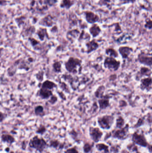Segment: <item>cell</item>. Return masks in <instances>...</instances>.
<instances>
[{
	"instance_id": "obj_1",
	"label": "cell",
	"mask_w": 152,
	"mask_h": 153,
	"mask_svg": "<svg viewBox=\"0 0 152 153\" xmlns=\"http://www.w3.org/2000/svg\"><path fill=\"white\" fill-rule=\"evenodd\" d=\"M29 146L31 148L35 149L40 153H42L48 147L49 144L44 138H40L38 135H36L30 139Z\"/></svg>"
},
{
	"instance_id": "obj_2",
	"label": "cell",
	"mask_w": 152,
	"mask_h": 153,
	"mask_svg": "<svg viewBox=\"0 0 152 153\" xmlns=\"http://www.w3.org/2000/svg\"><path fill=\"white\" fill-rule=\"evenodd\" d=\"M82 63V60H81L71 57L65 62V67L67 72L73 74H76L80 72L78 69L81 71Z\"/></svg>"
},
{
	"instance_id": "obj_3",
	"label": "cell",
	"mask_w": 152,
	"mask_h": 153,
	"mask_svg": "<svg viewBox=\"0 0 152 153\" xmlns=\"http://www.w3.org/2000/svg\"><path fill=\"white\" fill-rule=\"evenodd\" d=\"M129 125L125 124V126L121 129H116L113 130L111 133V138L119 140H124L129 137Z\"/></svg>"
},
{
	"instance_id": "obj_4",
	"label": "cell",
	"mask_w": 152,
	"mask_h": 153,
	"mask_svg": "<svg viewBox=\"0 0 152 153\" xmlns=\"http://www.w3.org/2000/svg\"><path fill=\"white\" fill-rule=\"evenodd\" d=\"M114 121L115 117L113 115H104L99 116L97 118L99 126L104 130L110 129L112 128Z\"/></svg>"
},
{
	"instance_id": "obj_5",
	"label": "cell",
	"mask_w": 152,
	"mask_h": 153,
	"mask_svg": "<svg viewBox=\"0 0 152 153\" xmlns=\"http://www.w3.org/2000/svg\"><path fill=\"white\" fill-rule=\"evenodd\" d=\"M132 142L137 146L142 147L146 148L150 145L148 142L145 134L143 132L135 131L132 135Z\"/></svg>"
},
{
	"instance_id": "obj_6",
	"label": "cell",
	"mask_w": 152,
	"mask_h": 153,
	"mask_svg": "<svg viewBox=\"0 0 152 153\" xmlns=\"http://www.w3.org/2000/svg\"><path fill=\"white\" fill-rule=\"evenodd\" d=\"M89 135L93 142L97 143L101 140L104 132L99 127L90 126L89 128Z\"/></svg>"
},
{
	"instance_id": "obj_7",
	"label": "cell",
	"mask_w": 152,
	"mask_h": 153,
	"mask_svg": "<svg viewBox=\"0 0 152 153\" xmlns=\"http://www.w3.org/2000/svg\"><path fill=\"white\" fill-rule=\"evenodd\" d=\"M120 61H117L115 58L107 57L104 61V66L111 71H115L119 69L120 66Z\"/></svg>"
},
{
	"instance_id": "obj_8",
	"label": "cell",
	"mask_w": 152,
	"mask_h": 153,
	"mask_svg": "<svg viewBox=\"0 0 152 153\" xmlns=\"http://www.w3.org/2000/svg\"><path fill=\"white\" fill-rule=\"evenodd\" d=\"M138 59L143 65L149 66L152 65V54L141 52L139 54Z\"/></svg>"
},
{
	"instance_id": "obj_9",
	"label": "cell",
	"mask_w": 152,
	"mask_h": 153,
	"mask_svg": "<svg viewBox=\"0 0 152 153\" xmlns=\"http://www.w3.org/2000/svg\"><path fill=\"white\" fill-rule=\"evenodd\" d=\"M140 88L142 90H149L151 89L152 85V79L150 76L144 78L140 81Z\"/></svg>"
},
{
	"instance_id": "obj_10",
	"label": "cell",
	"mask_w": 152,
	"mask_h": 153,
	"mask_svg": "<svg viewBox=\"0 0 152 153\" xmlns=\"http://www.w3.org/2000/svg\"><path fill=\"white\" fill-rule=\"evenodd\" d=\"M49 147L55 149L56 150H59L64 148V143L61 142L57 139H53L50 140Z\"/></svg>"
},
{
	"instance_id": "obj_11",
	"label": "cell",
	"mask_w": 152,
	"mask_h": 153,
	"mask_svg": "<svg viewBox=\"0 0 152 153\" xmlns=\"http://www.w3.org/2000/svg\"><path fill=\"white\" fill-rule=\"evenodd\" d=\"M53 95L52 90H50L44 88H40L39 90V96L42 99H49L50 97Z\"/></svg>"
},
{
	"instance_id": "obj_12",
	"label": "cell",
	"mask_w": 152,
	"mask_h": 153,
	"mask_svg": "<svg viewBox=\"0 0 152 153\" xmlns=\"http://www.w3.org/2000/svg\"><path fill=\"white\" fill-rule=\"evenodd\" d=\"M86 46L87 47L86 52L88 54H89L97 49L99 47V44L95 40H93L88 42L86 43Z\"/></svg>"
},
{
	"instance_id": "obj_13",
	"label": "cell",
	"mask_w": 152,
	"mask_h": 153,
	"mask_svg": "<svg viewBox=\"0 0 152 153\" xmlns=\"http://www.w3.org/2000/svg\"><path fill=\"white\" fill-rule=\"evenodd\" d=\"M1 139L2 142L7 143L10 145H12L16 141L15 138L14 136L7 133H3L1 134Z\"/></svg>"
},
{
	"instance_id": "obj_14",
	"label": "cell",
	"mask_w": 152,
	"mask_h": 153,
	"mask_svg": "<svg viewBox=\"0 0 152 153\" xmlns=\"http://www.w3.org/2000/svg\"><path fill=\"white\" fill-rule=\"evenodd\" d=\"M109 96H104L103 97L99 99L98 100L99 106L100 110L106 109L109 106Z\"/></svg>"
},
{
	"instance_id": "obj_15",
	"label": "cell",
	"mask_w": 152,
	"mask_h": 153,
	"mask_svg": "<svg viewBox=\"0 0 152 153\" xmlns=\"http://www.w3.org/2000/svg\"><path fill=\"white\" fill-rule=\"evenodd\" d=\"M39 86L40 88H44L50 90L56 88L58 87V85L55 82L49 80L45 81L42 83H40Z\"/></svg>"
},
{
	"instance_id": "obj_16",
	"label": "cell",
	"mask_w": 152,
	"mask_h": 153,
	"mask_svg": "<svg viewBox=\"0 0 152 153\" xmlns=\"http://www.w3.org/2000/svg\"><path fill=\"white\" fill-rule=\"evenodd\" d=\"M80 32L78 30H73L69 31L66 34V38L68 40L73 43L79 37Z\"/></svg>"
},
{
	"instance_id": "obj_17",
	"label": "cell",
	"mask_w": 152,
	"mask_h": 153,
	"mask_svg": "<svg viewBox=\"0 0 152 153\" xmlns=\"http://www.w3.org/2000/svg\"><path fill=\"white\" fill-rule=\"evenodd\" d=\"M95 147L96 149L99 152H102L103 153H110L109 146L105 143L98 142L95 145Z\"/></svg>"
},
{
	"instance_id": "obj_18",
	"label": "cell",
	"mask_w": 152,
	"mask_h": 153,
	"mask_svg": "<svg viewBox=\"0 0 152 153\" xmlns=\"http://www.w3.org/2000/svg\"><path fill=\"white\" fill-rule=\"evenodd\" d=\"M119 51L122 57L125 59L129 57V55L132 52L133 49L129 47H121L119 48Z\"/></svg>"
},
{
	"instance_id": "obj_19",
	"label": "cell",
	"mask_w": 152,
	"mask_h": 153,
	"mask_svg": "<svg viewBox=\"0 0 152 153\" xmlns=\"http://www.w3.org/2000/svg\"><path fill=\"white\" fill-rule=\"evenodd\" d=\"M152 74V72L150 69L148 68L143 67L140 68V70L138 73L137 77V80H138L144 76H147V77L150 76V75Z\"/></svg>"
},
{
	"instance_id": "obj_20",
	"label": "cell",
	"mask_w": 152,
	"mask_h": 153,
	"mask_svg": "<svg viewBox=\"0 0 152 153\" xmlns=\"http://www.w3.org/2000/svg\"><path fill=\"white\" fill-rule=\"evenodd\" d=\"M37 34L41 41H44L46 38L49 39L47 30L45 28H40L37 32Z\"/></svg>"
},
{
	"instance_id": "obj_21",
	"label": "cell",
	"mask_w": 152,
	"mask_h": 153,
	"mask_svg": "<svg viewBox=\"0 0 152 153\" xmlns=\"http://www.w3.org/2000/svg\"><path fill=\"white\" fill-rule=\"evenodd\" d=\"M86 20L90 24H93L98 20L99 17L97 15L92 12H88L86 14Z\"/></svg>"
},
{
	"instance_id": "obj_22",
	"label": "cell",
	"mask_w": 152,
	"mask_h": 153,
	"mask_svg": "<svg viewBox=\"0 0 152 153\" xmlns=\"http://www.w3.org/2000/svg\"><path fill=\"white\" fill-rule=\"evenodd\" d=\"M20 60H17L15 63L14 65H11V66L10 67L7 69L8 75L9 76H13L15 74L17 70V66L18 65V64L20 63Z\"/></svg>"
},
{
	"instance_id": "obj_23",
	"label": "cell",
	"mask_w": 152,
	"mask_h": 153,
	"mask_svg": "<svg viewBox=\"0 0 152 153\" xmlns=\"http://www.w3.org/2000/svg\"><path fill=\"white\" fill-rule=\"evenodd\" d=\"M34 113L37 116L42 117L46 115V113L44 111V107L41 105H38L35 107L34 110Z\"/></svg>"
},
{
	"instance_id": "obj_24",
	"label": "cell",
	"mask_w": 152,
	"mask_h": 153,
	"mask_svg": "<svg viewBox=\"0 0 152 153\" xmlns=\"http://www.w3.org/2000/svg\"><path fill=\"white\" fill-rule=\"evenodd\" d=\"M95 146V142L92 143L85 142L83 146V150L84 153H90L92 151V149Z\"/></svg>"
},
{
	"instance_id": "obj_25",
	"label": "cell",
	"mask_w": 152,
	"mask_h": 153,
	"mask_svg": "<svg viewBox=\"0 0 152 153\" xmlns=\"http://www.w3.org/2000/svg\"><path fill=\"white\" fill-rule=\"evenodd\" d=\"M89 32L93 37H96L99 34L101 30L98 26L96 24H94L90 28Z\"/></svg>"
},
{
	"instance_id": "obj_26",
	"label": "cell",
	"mask_w": 152,
	"mask_h": 153,
	"mask_svg": "<svg viewBox=\"0 0 152 153\" xmlns=\"http://www.w3.org/2000/svg\"><path fill=\"white\" fill-rule=\"evenodd\" d=\"M54 22L53 21V18L51 16L46 17L44 19H42L41 22L40 24L42 25L45 26H51L53 25Z\"/></svg>"
},
{
	"instance_id": "obj_27",
	"label": "cell",
	"mask_w": 152,
	"mask_h": 153,
	"mask_svg": "<svg viewBox=\"0 0 152 153\" xmlns=\"http://www.w3.org/2000/svg\"><path fill=\"white\" fill-rule=\"evenodd\" d=\"M105 87L104 86H100L95 91V96L97 98L100 99L104 96V92Z\"/></svg>"
},
{
	"instance_id": "obj_28",
	"label": "cell",
	"mask_w": 152,
	"mask_h": 153,
	"mask_svg": "<svg viewBox=\"0 0 152 153\" xmlns=\"http://www.w3.org/2000/svg\"><path fill=\"white\" fill-rule=\"evenodd\" d=\"M125 122L123 117L121 116H118L116 120L115 127L116 129H121L125 126Z\"/></svg>"
},
{
	"instance_id": "obj_29",
	"label": "cell",
	"mask_w": 152,
	"mask_h": 153,
	"mask_svg": "<svg viewBox=\"0 0 152 153\" xmlns=\"http://www.w3.org/2000/svg\"><path fill=\"white\" fill-rule=\"evenodd\" d=\"M47 130H48V129H47L46 126L44 124H41L36 129V130H35V133L36 134L42 136L46 133Z\"/></svg>"
},
{
	"instance_id": "obj_30",
	"label": "cell",
	"mask_w": 152,
	"mask_h": 153,
	"mask_svg": "<svg viewBox=\"0 0 152 153\" xmlns=\"http://www.w3.org/2000/svg\"><path fill=\"white\" fill-rule=\"evenodd\" d=\"M52 67L55 73H60L62 72V63L60 61L54 62L52 65Z\"/></svg>"
},
{
	"instance_id": "obj_31",
	"label": "cell",
	"mask_w": 152,
	"mask_h": 153,
	"mask_svg": "<svg viewBox=\"0 0 152 153\" xmlns=\"http://www.w3.org/2000/svg\"><path fill=\"white\" fill-rule=\"evenodd\" d=\"M106 54L110 57L115 58L118 57V54L117 51H115L114 49L108 48L106 50Z\"/></svg>"
},
{
	"instance_id": "obj_32",
	"label": "cell",
	"mask_w": 152,
	"mask_h": 153,
	"mask_svg": "<svg viewBox=\"0 0 152 153\" xmlns=\"http://www.w3.org/2000/svg\"><path fill=\"white\" fill-rule=\"evenodd\" d=\"M68 134L74 141H79L78 132L75 129H72L70 131L68 132Z\"/></svg>"
},
{
	"instance_id": "obj_33",
	"label": "cell",
	"mask_w": 152,
	"mask_h": 153,
	"mask_svg": "<svg viewBox=\"0 0 152 153\" xmlns=\"http://www.w3.org/2000/svg\"><path fill=\"white\" fill-rule=\"evenodd\" d=\"M28 40H29L32 47L34 49H35V48H37L38 46L39 45V42L37 40L34 39V38H32V37H29Z\"/></svg>"
},
{
	"instance_id": "obj_34",
	"label": "cell",
	"mask_w": 152,
	"mask_h": 153,
	"mask_svg": "<svg viewBox=\"0 0 152 153\" xmlns=\"http://www.w3.org/2000/svg\"><path fill=\"white\" fill-rule=\"evenodd\" d=\"M145 120L144 117H142V118H139L137 122V123L133 126L132 128L133 129H138V128L143 126L145 124Z\"/></svg>"
},
{
	"instance_id": "obj_35",
	"label": "cell",
	"mask_w": 152,
	"mask_h": 153,
	"mask_svg": "<svg viewBox=\"0 0 152 153\" xmlns=\"http://www.w3.org/2000/svg\"><path fill=\"white\" fill-rule=\"evenodd\" d=\"M59 86L60 87V88L62 90L66 92L67 93H70V91L69 90V87L68 85L64 82H59Z\"/></svg>"
},
{
	"instance_id": "obj_36",
	"label": "cell",
	"mask_w": 152,
	"mask_h": 153,
	"mask_svg": "<svg viewBox=\"0 0 152 153\" xmlns=\"http://www.w3.org/2000/svg\"><path fill=\"white\" fill-rule=\"evenodd\" d=\"M72 4L70 0H63L60 5V7L62 8H66L68 9L72 7Z\"/></svg>"
},
{
	"instance_id": "obj_37",
	"label": "cell",
	"mask_w": 152,
	"mask_h": 153,
	"mask_svg": "<svg viewBox=\"0 0 152 153\" xmlns=\"http://www.w3.org/2000/svg\"><path fill=\"white\" fill-rule=\"evenodd\" d=\"M127 149H128L130 152L131 151V152H136L138 151L137 145L133 143V142H132V144H129L127 146Z\"/></svg>"
},
{
	"instance_id": "obj_38",
	"label": "cell",
	"mask_w": 152,
	"mask_h": 153,
	"mask_svg": "<svg viewBox=\"0 0 152 153\" xmlns=\"http://www.w3.org/2000/svg\"><path fill=\"white\" fill-rule=\"evenodd\" d=\"M64 153H80L76 146L69 148L64 151Z\"/></svg>"
},
{
	"instance_id": "obj_39",
	"label": "cell",
	"mask_w": 152,
	"mask_h": 153,
	"mask_svg": "<svg viewBox=\"0 0 152 153\" xmlns=\"http://www.w3.org/2000/svg\"><path fill=\"white\" fill-rule=\"evenodd\" d=\"M120 149H121V147L119 145H113L110 147V153L111 152L113 153H119L120 152Z\"/></svg>"
},
{
	"instance_id": "obj_40",
	"label": "cell",
	"mask_w": 152,
	"mask_h": 153,
	"mask_svg": "<svg viewBox=\"0 0 152 153\" xmlns=\"http://www.w3.org/2000/svg\"><path fill=\"white\" fill-rule=\"evenodd\" d=\"M19 69H24L26 71H28L30 69V68L28 66V65L27 64V62L23 61L20 62L19 63V67L18 68Z\"/></svg>"
},
{
	"instance_id": "obj_41",
	"label": "cell",
	"mask_w": 152,
	"mask_h": 153,
	"mask_svg": "<svg viewBox=\"0 0 152 153\" xmlns=\"http://www.w3.org/2000/svg\"><path fill=\"white\" fill-rule=\"evenodd\" d=\"M44 73L43 71H39L36 74V78L37 80L42 82L44 79Z\"/></svg>"
},
{
	"instance_id": "obj_42",
	"label": "cell",
	"mask_w": 152,
	"mask_h": 153,
	"mask_svg": "<svg viewBox=\"0 0 152 153\" xmlns=\"http://www.w3.org/2000/svg\"><path fill=\"white\" fill-rule=\"evenodd\" d=\"M58 98L55 95H53L49 99L48 102L51 105H54L57 102Z\"/></svg>"
},
{
	"instance_id": "obj_43",
	"label": "cell",
	"mask_w": 152,
	"mask_h": 153,
	"mask_svg": "<svg viewBox=\"0 0 152 153\" xmlns=\"http://www.w3.org/2000/svg\"><path fill=\"white\" fill-rule=\"evenodd\" d=\"M34 31H35V29L34 27H31L29 29L26 30V32H25V33H26V36L31 35L34 32Z\"/></svg>"
},
{
	"instance_id": "obj_44",
	"label": "cell",
	"mask_w": 152,
	"mask_h": 153,
	"mask_svg": "<svg viewBox=\"0 0 152 153\" xmlns=\"http://www.w3.org/2000/svg\"><path fill=\"white\" fill-rule=\"evenodd\" d=\"M7 117V115L2 112L0 113V122L2 123Z\"/></svg>"
},
{
	"instance_id": "obj_45",
	"label": "cell",
	"mask_w": 152,
	"mask_h": 153,
	"mask_svg": "<svg viewBox=\"0 0 152 153\" xmlns=\"http://www.w3.org/2000/svg\"><path fill=\"white\" fill-rule=\"evenodd\" d=\"M45 2L50 6H53L56 3L57 0H45Z\"/></svg>"
},
{
	"instance_id": "obj_46",
	"label": "cell",
	"mask_w": 152,
	"mask_h": 153,
	"mask_svg": "<svg viewBox=\"0 0 152 153\" xmlns=\"http://www.w3.org/2000/svg\"><path fill=\"white\" fill-rule=\"evenodd\" d=\"M57 93L59 96L60 97V98L62 99L63 100H65V101L66 100V96L62 91H57Z\"/></svg>"
},
{
	"instance_id": "obj_47",
	"label": "cell",
	"mask_w": 152,
	"mask_h": 153,
	"mask_svg": "<svg viewBox=\"0 0 152 153\" xmlns=\"http://www.w3.org/2000/svg\"><path fill=\"white\" fill-rule=\"evenodd\" d=\"M146 27H148L149 29L152 28V21H149L147 23L146 25Z\"/></svg>"
},
{
	"instance_id": "obj_48",
	"label": "cell",
	"mask_w": 152,
	"mask_h": 153,
	"mask_svg": "<svg viewBox=\"0 0 152 153\" xmlns=\"http://www.w3.org/2000/svg\"><path fill=\"white\" fill-rule=\"evenodd\" d=\"M121 153H131L128 149H123L121 151Z\"/></svg>"
},
{
	"instance_id": "obj_49",
	"label": "cell",
	"mask_w": 152,
	"mask_h": 153,
	"mask_svg": "<svg viewBox=\"0 0 152 153\" xmlns=\"http://www.w3.org/2000/svg\"><path fill=\"white\" fill-rule=\"evenodd\" d=\"M147 149H148V151L149 153H152V145L150 144L149 146L148 147Z\"/></svg>"
},
{
	"instance_id": "obj_50",
	"label": "cell",
	"mask_w": 152,
	"mask_h": 153,
	"mask_svg": "<svg viewBox=\"0 0 152 153\" xmlns=\"http://www.w3.org/2000/svg\"><path fill=\"white\" fill-rule=\"evenodd\" d=\"M5 152L7 153H10V147H7L5 149Z\"/></svg>"
},
{
	"instance_id": "obj_51",
	"label": "cell",
	"mask_w": 152,
	"mask_h": 153,
	"mask_svg": "<svg viewBox=\"0 0 152 153\" xmlns=\"http://www.w3.org/2000/svg\"><path fill=\"white\" fill-rule=\"evenodd\" d=\"M122 1L124 3H125V2H132L133 1V0H122Z\"/></svg>"
},
{
	"instance_id": "obj_52",
	"label": "cell",
	"mask_w": 152,
	"mask_h": 153,
	"mask_svg": "<svg viewBox=\"0 0 152 153\" xmlns=\"http://www.w3.org/2000/svg\"><path fill=\"white\" fill-rule=\"evenodd\" d=\"M135 153H141V152H140V151H137V152H135Z\"/></svg>"
},
{
	"instance_id": "obj_53",
	"label": "cell",
	"mask_w": 152,
	"mask_h": 153,
	"mask_svg": "<svg viewBox=\"0 0 152 153\" xmlns=\"http://www.w3.org/2000/svg\"><path fill=\"white\" fill-rule=\"evenodd\" d=\"M51 153V152H45V153Z\"/></svg>"
},
{
	"instance_id": "obj_54",
	"label": "cell",
	"mask_w": 152,
	"mask_h": 153,
	"mask_svg": "<svg viewBox=\"0 0 152 153\" xmlns=\"http://www.w3.org/2000/svg\"><path fill=\"white\" fill-rule=\"evenodd\" d=\"M10 153H14V152L13 151H11V152H10Z\"/></svg>"
},
{
	"instance_id": "obj_55",
	"label": "cell",
	"mask_w": 152,
	"mask_h": 153,
	"mask_svg": "<svg viewBox=\"0 0 152 153\" xmlns=\"http://www.w3.org/2000/svg\"></svg>"
}]
</instances>
